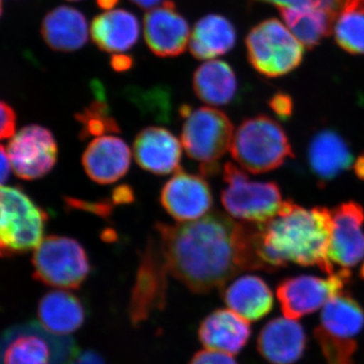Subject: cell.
<instances>
[{"mask_svg": "<svg viewBox=\"0 0 364 364\" xmlns=\"http://www.w3.org/2000/svg\"><path fill=\"white\" fill-rule=\"evenodd\" d=\"M184 119L182 147L191 159L202 163V172L212 176L219 169L218 160L231 148L234 127L224 112L214 107L193 109L183 105L179 109Z\"/></svg>", "mask_w": 364, "mask_h": 364, "instance_id": "obj_4", "label": "cell"}, {"mask_svg": "<svg viewBox=\"0 0 364 364\" xmlns=\"http://www.w3.org/2000/svg\"><path fill=\"white\" fill-rule=\"evenodd\" d=\"M97 100L82 112L76 114V119L81 124L80 136L86 139L87 136H100L107 134L119 133V127L116 119L109 114V105L105 102L102 88H95Z\"/></svg>", "mask_w": 364, "mask_h": 364, "instance_id": "obj_29", "label": "cell"}, {"mask_svg": "<svg viewBox=\"0 0 364 364\" xmlns=\"http://www.w3.org/2000/svg\"><path fill=\"white\" fill-rule=\"evenodd\" d=\"M119 0H97V6L102 9H112L116 6Z\"/></svg>", "mask_w": 364, "mask_h": 364, "instance_id": "obj_42", "label": "cell"}, {"mask_svg": "<svg viewBox=\"0 0 364 364\" xmlns=\"http://www.w3.org/2000/svg\"><path fill=\"white\" fill-rule=\"evenodd\" d=\"M246 49L253 68L268 78L294 71L305 55L304 45L277 18L254 26L246 38Z\"/></svg>", "mask_w": 364, "mask_h": 364, "instance_id": "obj_8", "label": "cell"}, {"mask_svg": "<svg viewBox=\"0 0 364 364\" xmlns=\"http://www.w3.org/2000/svg\"><path fill=\"white\" fill-rule=\"evenodd\" d=\"M33 279L46 286L77 289L90 272L85 248L69 237H46L33 256Z\"/></svg>", "mask_w": 364, "mask_h": 364, "instance_id": "obj_9", "label": "cell"}, {"mask_svg": "<svg viewBox=\"0 0 364 364\" xmlns=\"http://www.w3.org/2000/svg\"><path fill=\"white\" fill-rule=\"evenodd\" d=\"M1 109V128H0V138L11 139L16 135V114L11 105L2 102Z\"/></svg>", "mask_w": 364, "mask_h": 364, "instance_id": "obj_35", "label": "cell"}, {"mask_svg": "<svg viewBox=\"0 0 364 364\" xmlns=\"http://www.w3.org/2000/svg\"><path fill=\"white\" fill-rule=\"evenodd\" d=\"M335 41L352 55H364V9H352L339 14L334 28Z\"/></svg>", "mask_w": 364, "mask_h": 364, "instance_id": "obj_30", "label": "cell"}, {"mask_svg": "<svg viewBox=\"0 0 364 364\" xmlns=\"http://www.w3.org/2000/svg\"><path fill=\"white\" fill-rule=\"evenodd\" d=\"M258 1L268 2V4H274L277 7L314 6L330 11L336 7L338 0H258Z\"/></svg>", "mask_w": 364, "mask_h": 364, "instance_id": "obj_33", "label": "cell"}, {"mask_svg": "<svg viewBox=\"0 0 364 364\" xmlns=\"http://www.w3.org/2000/svg\"><path fill=\"white\" fill-rule=\"evenodd\" d=\"M160 202L176 221L193 222L208 214L213 195L203 177L179 170L163 186Z\"/></svg>", "mask_w": 364, "mask_h": 364, "instance_id": "obj_15", "label": "cell"}, {"mask_svg": "<svg viewBox=\"0 0 364 364\" xmlns=\"http://www.w3.org/2000/svg\"><path fill=\"white\" fill-rule=\"evenodd\" d=\"M353 159L350 146L336 131H318L309 142V167L322 186L350 169Z\"/></svg>", "mask_w": 364, "mask_h": 364, "instance_id": "obj_18", "label": "cell"}, {"mask_svg": "<svg viewBox=\"0 0 364 364\" xmlns=\"http://www.w3.org/2000/svg\"><path fill=\"white\" fill-rule=\"evenodd\" d=\"M332 228V210L327 208H306L284 200L277 217L255 225L256 250L263 270L275 272L291 262L333 274L329 259Z\"/></svg>", "mask_w": 364, "mask_h": 364, "instance_id": "obj_2", "label": "cell"}, {"mask_svg": "<svg viewBox=\"0 0 364 364\" xmlns=\"http://www.w3.org/2000/svg\"><path fill=\"white\" fill-rule=\"evenodd\" d=\"M223 178L226 188L222 191V203L232 217L260 225L279 214L284 202L275 182L250 181L245 171L232 162L224 165Z\"/></svg>", "mask_w": 364, "mask_h": 364, "instance_id": "obj_6", "label": "cell"}, {"mask_svg": "<svg viewBox=\"0 0 364 364\" xmlns=\"http://www.w3.org/2000/svg\"><path fill=\"white\" fill-rule=\"evenodd\" d=\"M41 33L54 51H76L87 42V21L77 9L59 6L45 16Z\"/></svg>", "mask_w": 364, "mask_h": 364, "instance_id": "obj_22", "label": "cell"}, {"mask_svg": "<svg viewBox=\"0 0 364 364\" xmlns=\"http://www.w3.org/2000/svg\"><path fill=\"white\" fill-rule=\"evenodd\" d=\"M351 272L339 269L328 279L299 275L282 280L277 289L282 313L287 318H298L323 308L334 296L343 293Z\"/></svg>", "mask_w": 364, "mask_h": 364, "instance_id": "obj_11", "label": "cell"}, {"mask_svg": "<svg viewBox=\"0 0 364 364\" xmlns=\"http://www.w3.org/2000/svg\"><path fill=\"white\" fill-rule=\"evenodd\" d=\"M66 205L75 210H86L102 218H109L112 215L114 203L112 200H104L100 202H85L77 198H65Z\"/></svg>", "mask_w": 364, "mask_h": 364, "instance_id": "obj_31", "label": "cell"}, {"mask_svg": "<svg viewBox=\"0 0 364 364\" xmlns=\"http://www.w3.org/2000/svg\"><path fill=\"white\" fill-rule=\"evenodd\" d=\"M112 203L114 205H124V203H131L134 202V193L129 186H119L112 191Z\"/></svg>", "mask_w": 364, "mask_h": 364, "instance_id": "obj_37", "label": "cell"}, {"mask_svg": "<svg viewBox=\"0 0 364 364\" xmlns=\"http://www.w3.org/2000/svg\"><path fill=\"white\" fill-rule=\"evenodd\" d=\"M269 107L280 119L287 121L291 119L294 112L293 98L287 93H277L270 98Z\"/></svg>", "mask_w": 364, "mask_h": 364, "instance_id": "obj_34", "label": "cell"}, {"mask_svg": "<svg viewBox=\"0 0 364 364\" xmlns=\"http://www.w3.org/2000/svg\"><path fill=\"white\" fill-rule=\"evenodd\" d=\"M364 327V311L348 294L330 299L321 313L315 337L327 364H353L356 337Z\"/></svg>", "mask_w": 364, "mask_h": 364, "instance_id": "obj_5", "label": "cell"}, {"mask_svg": "<svg viewBox=\"0 0 364 364\" xmlns=\"http://www.w3.org/2000/svg\"><path fill=\"white\" fill-rule=\"evenodd\" d=\"M230 310L248 322L260 320L272 311L273 294L267 282L256 275H244L223 291Z\"/></svg>", "mask_w": 364, "mask_h": 364, "instance_id": "obj_23", "label": "cell"}, {"mask_svg": "<svg viewBox=\"0 0 364 364\" xmlns=\"http://www.w3.org/2000/svg\"><path fill=\"white\" fill-rule=\"evenodd\" d=\"M354 170H355L356 176L361 181H364V155H360L354 163Z\"/></svg>", "mask_w": 364, "mask_h": 364, "instance_id": "obj_41", "label": "cell"}, {"mask_svg": "<svg viewBox=\"0 0 364 364\" xmlns=\"http://www.w3.org/2000/svg\"><path fill=\"white\" fill-rule=\"evenodd\" d=\"M82 165L91 181L114 183L130 168L131 150L119 136H97L83 153Z\"/></svg>", "mask_w": 364, "mask_h": 364, "instance_id": "obj_19", "label": "cell"}, {"mask_svg": "<svg viewBox=\"0 0 364 364\" xmlns=\"http://www.w3.org/2000/svg\"><path fill=\"white\" fill-rule=\"evenodd\" d=\"M144 35L151 51L163 58L182 54L191 40L188 21L171 0L146 14Z\"/></svg>", "mask_w": 364, "mask_h": 364, "instance_id": "obj_16", "label": "cell"}, {"mask_svg": "<svg viewBox=\"0 0 364 364\" xmlns=\"http://www.w3.org/2000/svg\"><path fill=\"white\" fill-rule=\"evenodd\" d=\"M196 97L210 105H226L236 97L238 90L236 74L232 67L221 60L205 62L193 75Z\"/></svg>", "mask_w": 364, "mask_h": 364, "instance_id": "obj_27", "label": "cell"}, {"mask_svg": "<svg viewBox=\"0 0 364 364\" xmlns=\"http://www.w3.org/2000/svg\"><path fill=\"white\" fill-rule=\"evenodd\" d=\"M230 151L235 161L253 174L273 171L294 157L286 132L264 114L245 119L239 126Z\"/></svg>", "mask_w": 364, "mask_h": 364, "instance_id": "obj_3", "label": "cell"}, {"mask_svg": "<svg viewBox=\"0 0 364 364\" xmlns=\"http://www.w3.org/2000/svg\"><path fill=\"white\" fill-rule=\"evenodd\" d=\"M6 153L14 174L25 181L47 176L58 157V146L52 132L40 124H28L16 134Z\"/></svg>", "mask_w": 364, "mask_h": 364, "instance_id": "obj_13", "label": "cell"}, {"mask_svg": "<svg viewBox=\"0 0 364 364\" xmlns=\"http://www.w3.org/2000/svg\"><path fill=\"white\" fill-rule=\"evenodd\" d=\"M237 33L233 23L219 14H208L196 23L189 51L198 60H210L233 49Z\"/></svg>", "mask_w": 364, "mask_h": 364, "instance_id": "obj_26", "label": "cell"}, {"mask_svg": "<svg viewBox=\"0 0 364 364\" xmlns=\"http://www.w3.org/2000/svg\"><path fill=\"white\" fill-rule=\"evenodd\" d=\"M189 364H238V363L235 360L232 354L205 349L196 353Z\"/></svg>", "mask_w": 364, "mask_h": 364, "instance_id": "obj_32", "label": "cell"}, {"mask_svg": "<svg viewBox=\"0 0 364 364\" xmlns=\"http://www.w3.org/2000/svg\"><path fill=\"white\" fill-rule=\"evenodd\" d=\"M140 35L135 16L124 9H114L97 16L91 23V38L102 51L122 53L131 49Z\"/></svg>", "mask_w": 364, "mask_h": 364, "instance_id": "obj_24", "label": "cell"}, {"mask_svg": "<svg viewBox=\"0 0 364 364\" xmlns=\"http://www.w3.org/2000/svg\"><path fill=\"white\" fill-rule=\"evenodd\" d=\"M134 65V60L131 56L116 54L111 58V66L114 71L124 72L130 70Z\"/></svg>", "mask_w": 364, "mask_h": 364, "instance_id": "obj_38", "label": "cell"}, {"mask_svg": "<svg viewBox=\"0 0 364 364\" xmlns=\"http://www.w3.org/2000/svg\"><path fill=\"white\" fill-rule=\"evenodd\" d=\"M11 163L4 146H1V183L4 186L11 174Z\"/></svg>", "mask_w": 364, "mask_h": 364, "instance_id": "obj_39", "label": "cell"}, {"mask_svg": "<svg viewBox=\"0 0 364 364\" xmlns=\"http://www.w3.org/2000/svg\"><path fill=\"white\" fill-rule=\"evenodd\" d=\"M76 350L71 337L53 334L41 324L28 323L4 332L1 364H66Z\"/></svg>", "mask_w": 364, "mask_h": 364, "instance_id": "obj_10", "label": "cell"}, {"mask_svg": "<svg viewBox=\"0 0 364 364\" xmlns=\"http://www.w3.org/2000/svg\"><path fill=\"white\" fill-rule=\"evenodd\" d=\"M70 1H78V0H70Z\"/></svg>", "mask_w": 364, "mask_h": 364, "instance_id": "obj_43", "label": "cell"}, {"mask_svg": "<svg viewBox=\"0 0 364 364\" xmlns=\"http://www.w3.org/2000/svg\"><path fill=\"white\" fill-rule=\"evenodd\" d=\"M41 325L53 334L67 336L85 324V310L73 294L53 291L41 299L38 306Z\"/></svg>", "mask_w": 364, "mask_h": 364, "instance_id": "obj_25", "label": "cell"}, {"mask_svg": "<svg viewBox=\"0 0 364 364\" xmlns=\"http://www.w3.org/2000/svg\"><path fill=\"white\" fill-rule=\"evenodd\" d=\"M66 364H105V361L97 352L87 349V350H76Z\"/></svg>", "mask_w": 364, "mask_h": 364, "instance_id": "obj_36", "label": "cell"}, {"mask_svg": "<svg viewBox=\"0 0 364 364\" xmlns=\"http://www.w3.org/2000/svg\"><path fill=\"white\" fill-rule=\"evenodd\" d=\"M291 33L308 49H313L332 33L337 16L314 6L279 7Z\"/></svg>", "mask_w": 364, "mask_h": 364, "instance_id": "obj_28", "label": "cell"}, {"mask_svg": "<svg viewBox=\"0 0 364 364\" xmlns=\"http://www.w3.org/2000/svg\"><path fill=\"white\" fill-rule=\"evenodd\" d=\"M169 272L160 244L149 240L141 255L135 284L132 289L129 315L132 324L139 326L155 311L166 305L167 273Z\"/></svg>", "mask_w": 364, "mask_h": 364, "instance_id": "obj_12", "label": "cell"}, {"mask_svg": "<svg viewBox=\"0 0 364 364\" xmlns=\"http://www.w3.org/2000/svg\"><path fill=\"white\" fill-rule=\"evenodd\" d=\"M130 1L140 7V9H149L159 4L162 0H130Z\"/></svg>", "mask_w": 364, "mask_h": 364, "instance_id": "obj_40", "label": "cell"}, {"mask_svg": "<svg viewBox=\"0 0 364 364\" xmlns=\"http://www.w3.org/2000/svg\"><path fill=\"white\" fill-rule=\"evenodd\" d=\"M305 330L296 318H273L258 337V351L272 364H294L306 349Z\"/></svg>", "mask_w": 364, "mask_h": 364, "instance_id": "obj_20", "label": "cell"}, {"mask_svg": "<svg viewBox=\"0 0 364 364\" xmlns=\"http://www.w3.org/2000/svg\"><path fill=\"white\" fill-rule=\"evenodd\" d=\"M250 333L247 320L230 309H221L203 318L198 338L207 349L234 355L247 343Z\"/></svg>", "mask_w": 364, "mask_h": 364, "instance_id": "obj_21", "label": "cell"}, {"mask_svg": "<svg viewBox=\"0 0 364 364\" xmlns=\"http://www.w3.org/2000/svg\"><path fill=\"white\" fill-rule=\"evenodd\" d=\"M0 249L4 257L28 252L43 240L48 214L23 189L1 186Z\"/></svg>", "mask_w": 364, "mask_h": 364, "instance_id": "obj_7", "label": "cell"}, {"mask_svg": "<svg viewBox=\"0 0 364 364\" xmlns=\"http://www.w3.org/2000/svg\"><path fill=\"white\" fill-rule=\"evenodd\" d=\"M133 150L136 162L144 170L158 176L181 170V142L161 127L143 129L134 141Z\"/></svg>", "mask_w": 364, "mask_h": 364, "instance_id": "obj_17", "label": "cell"}, {"mask_svg": "<svg viewBox=\"0 0 364 364\" xmlns=\"http://www.w3.org/2000/svg\"><path fill=\"white\" fill-rule=\"evenodd\" d=\"M156 230L169 272L193 293H210L242 272L263 270L255 224L213 212L196 221L159 223Z\"/></svg>", "mask_w": 364, "mask_h": 364, "instance_id": "obj_1", "label": "cell"}, {"mask_svg": "<svg viewBox=\"0 0 364 364\" xmlns=\"http://www.w3.org/2000/svg\"><path fill=\"white\" fill-rule=\"evenodd\" d=\"M329 259L333 267L350 270L364 259V208L346 202L332 210Z\"/></svg>", "mask_w": 364, "mask_h": 364, "instance_id": "obj_14", "label": "cell"}]
</instances>
